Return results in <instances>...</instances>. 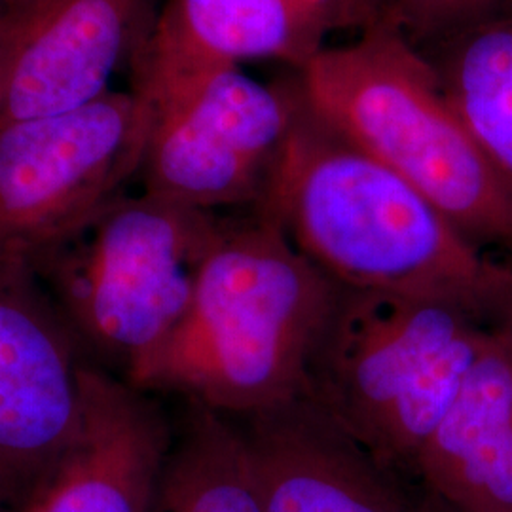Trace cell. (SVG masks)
I'll list each match as a JSON object with an SVG mask.
<instances>
[{
  "mask_svg": "<svg viewBox=\"0 0 512 512\" xmlns=\"http://www.w3.org/2000/svg\"><path fill=\"white\" fill-rule=\"evenodd\" d=\"M338 31V0H165L133 61V90L154 92L247 61H277L298 73Z\"/></svg>",
  "mask_w": 512,
  "mask_h": 512,
  "instance_id": "cell-12",
  "label": "cell"
},
{
  "mask_svg": "<svg viewBox=\"0 0 512 512\" xmlns=\"http://www.w3.org/2000/svg\"><path fill=\"white\" fill-rule=\"evenodd\" d=\"M219 224L147 192L122 196L33 270L84 355L126 378L181 321Z\"/></svg>",
  "mask_w": 512,
  "mask_h": 512,
  "instance_id": "cell-5",
  "label": "cell"
},
{
  "mask_svg": "<svg viewBox=\"0 0 512 512\" xmlns=\"http://www.w3.org/2000/svg\"><path fill=\"white\" fill-rule=\"evenodd\" d=\"M495 327L450 302L340 285L304 395L416 484L423 450Z\"/></svg>",
  "mask_w": 512,
  "mask_h": 512,
  "instance_id": "cell-4",
  "label": "cell"
},
{
  "mask_svg": "<svg viewBox=\"0 0 512 512\" xmlns=\"http://www.w3.org/2000/svg\"><path fill=\"white\" fill-rule=\"evenodd\" d=\"M253 209L342 287L450 302L494 325L512 319L511 264L486 255L416 186L317 118L306 99Z\"/></svg>",
  "mask_w": 512,
  "mask_h": 512,
  "instance_id": "cell-1",
  "label": "cell"
},
{
  "mask_svg": "<svg viewBox=\"0 0 512 512\" xmlns=\"http://www.w3.org/2000/svg\"><path fill=\"white\" fill-rule=\"evenodd\" d=\"M220 217L181 321L129 368L147 393H179L230 418L304 395L340 285L258 209Z\"/></svg>",
  "mask_w": 512,
  "mask_h": 512,
  "instance_id": "cell-2",
  "label": "cell"
},
{
  "mask_svg": "<svg viewBox=\"0 0 512 512\" xmlns=\"http://www.w3.org/2000/svg\"><path fill=\"white\" fill-rule=\"evenodd\" d=\"M311 112L401 175L484 247L512 249V190L448 101L429 59L385 23L296 73Z\"/></svg>",
  "mask_w": 512,
  "mask_h": 512,
  "instance_id": "cell-3",
  "label": "cell"
},
{
  "mask_svg": "<svg viewBox=\"0 0 512 512\" xmlns=\"http://www.w3.org/2000/svg\"><path fill=\"white\" fill-rule=\"evenodd\" d=\"M421 54L476 145L512 190V14Z\"/></svg>",
  "mask_w": 512,
  "mask_h": 512,
  "instance_id": "cell-15",
  "label": "cell"
},
{
  "mask_svg": "<svg viewBox=\"0 0 512 512\" xmlns=\"http://www.w3.org/2000/svg\"><path fill=\"white\" fill-rule=\"evenodd\" d=\"M152 107L137 90L0 124V266L35 268L141 173Z\"/></svg>",
  "mask_w": 512,
  "mask_h": 512,
  "instance_id": "cell-6",
  "label": "cell"
},
{
  "mask_svg": "<svg viewBox=\"0 0 512 512\" xmlns=\"http://www.w3.org/2000/svg\"><path fill=\"white\" fill-rule=\"evenodd\" d=\"M84 357L35 270L0 266V501L21 505L71 444Z\"/></svg>",
  "mask_w": 512,
  "mask_h": 512,
  "instance_id": "cell-8",
  "label": "cell"
},
{
  "mask_svg": "<svg viewBox=\"0 0 512 512\" xmlns=\"http://www.w3.org/2000/svg\"><path fill=\"white\" fill-rule=\"evenodd\" d=\"M150 512H264L238 421L188 401Z\"/></svg>",
  "mask_w": 512,
  "mask_h": 512,
  "instance_id": "cell-14",
  "label": "cell"
},
{
  "mask_svg": "<svg viewBox=\"0 0 512 512\" xmlns=\"http://www.w3.org/2000/svg\"><path fill=\"white\" fill-rule=\"evenodd\" d=\"M264 512H421L387 469L306 395L239 418Z\"/></svg>",
  "mask_w": 512,
  "mask_h": 512,
  "instance_id": "cell-11",
  "label": "cell"
},
{
  "mask_svg": "<svg viewBox=\"0 0 512 512\" xmlns=\"http://www.w3.org/2000/svg\"><path fill=\"white\" fill-rule=\"evenodd\" d=\"M342 31L361 33L380 18L382 0H338Z\"/></svg>",
  "mask_w": 512,
  "mask_h": 512,
  "instance_id": "cell-17",
  "label": "cell"
},
{
  "mask_svg": "<svg viewBox=\"0 0 512 512\" xmlns=\"http://www.w3.org/2000/svg\"><path fill=\"white\" fill-rule=\"evenodd\" d=\"M143 95L154 114L143 192L211 213L262 202L304 109L296 73L291 82L264 84L238 65L209 67Z\"/></svg>",
  "mask_w": 512,
  "mask_h": 512,
  "instance_id": "cell-7",
  "label": "cell"
},
{
  "mask_svg": "<svg viewBox=\"0 0 512 512\" xmlns=\"http://www.w3.org/2000/svg\"><path fill=\"white\" fill-rule=\"evenodd\" d=\"M6 97V29H4V10L0 0V116L4 110Z\"/></svg>",
  "mask_w": 512,
  "mask_h": 512,
  "instance_id": "cell-18",
  "label": "cell"
},
{
  "mask_svg": "<svg viewBox=\"0 0 512 512\" xmlns=\"http://www.w3.org/2000/svg\"><path fill=\"white\" fill-rule=\"evenodd\" d=\"M416 484L465 512H512V319L497 325L423 450Z\"/></svg>",
  "mask_w": 512,
  "mask_h": 512,
  "instance_id": "cell-13",
  "label": "cell"
},
{
  "mask_svg": "<svg viewBox=\"0 0 512 512\" xmlns=\"http://www.w3.org/2000/svg\"><path fill=\"white\" fill-rule=\"evenodd\" d=\"M420 499H421V512H465L461 511V509H456V507H452L450 503H446V501H442L440 497H437L435 494H431V492H427V490H423L420 486Z\"/></svg>",
  "mask_w": 512,
  "mask_h": 512,
  "instance_id": "cell-19",
  "label": "cell"
},
{
  "mask_svg": "<svg viewBox=\"0 0 512 512\" xmlns=\"http://www.w3.org/2000/svg\"><path fill=\"white\" fill-rule=\"evenodd\" d=\"M511 14L512 0H382L378 21L425 52L482 23Z\"/></svg>",
  "mask_w": 512,
  "mask_h": 512,
  "instance_id": "cell-16",
  "label": "cell"
},
{
  "mask_svg": "<svg viewBox=\"0 0 512 512\" xmlns=\"http://www.w3.org/2000/svg\"><path fill=\"white\" fill-rule=\"evenodd\" d=\"M171 440L152 393L88 365L78 431L19 512H150Z\"/></svg>",
  "mask_w": 512,
  "mask_h": 512,
  "instance_id": "cell-10",
  "label": "cell"
},
{
  "mask_svg": "<svg viewBox=\"0 0 512 512\" xmlns=\"http://www.w3.org/2000/svg\"><path fill=\"white\" fill-rule=\"evenodd\" d=\"M6 97L2 122L46 118L105 97L135 61L156 12L152 0H2Z\"/></svg>",
  "mask_w": 512,
  "mask_h": 512,
  "instance_id": "cell-9",
  "label": "cell"
}]
</instances>
